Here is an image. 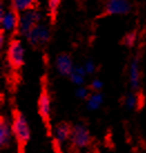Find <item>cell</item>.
Returning <instances> with one entry per match:
<instances>
[{"label": "cell", "instance_id": "6da1fadb", "mask_svg": "<svg viewBox=\"0 0 146 153\" xmlns=\"http://www.w3.org/2000/svg\"><path fill=\"white\" fill-rule=\"evenodd\" d=\"M13 132L15 140L18 142L19 146H25L30 139V128L26 117L21 113H16L13 120Z\"/></svg>", "mask_w": 146, "mask_h": 153}, {"label": "cell", "instance_id": "7a4b0ae2", "mask_svg": "<svg viewBox=\"0 0 146 153\" xmlns=\"http://www.w3.org/2000/svg\"><path fill=\"white\" fill-rule=\"evenodd\" d=\"M40 20H41V13H39L36 8L21 11V13H19L18 31L24 36H27V34L37 24H39Z\"/></svg>", "mask_w": 146, "mask_h": 153}, {"label": "cell", "instance_id": "3957f363", "mask_svg": "<svg viewBox=\"0 0 146 153\" xmlns=\"http://www.w3.org/2000/svg\"><path fill=\"white\" fill-rule=\"evenodd\" d=\"M26 38L32 46H43L50 38V30L48 26L39 22L27 34Z\"/></svg>", "mask_w": 146, "mask_h": 153}, {"label": "cell", "instance_id": "277c9868", "mask_svg": "<svg viewBox=\"0 0 146 153\" xmlns=\"http://www.w3.org/2000/svg\"><path fill=\"white\" fill-rule=\"evenodd\" d=\"M70 142L75 148L83 149L86 148L90 143V133L88 128L84 124H76L72 128V133H70Z\"/></svg>", "mask_w": 146, "mask_h": 153}, {"label": "cell", "instance_id": "5b68a950", "mask_svg": "<svg viewBox=\"0 0 146 153\" xmlns=\"http://www.w3.org/2000/svg\"><path fill=\"white\" fill-rule=\"evenodd\" d=\"M7 56H8L9 63L13 67H21L24 64V60H25V48L22 46L21 42L13 40L9 44Z\"/></svg>", "mask_w": 146, "mask_h": 153}, {"label": "cell", "instance_id": "8992f818", "mask_svg": "<svg viewBox=\"0 0 146 153\" xmlns=\"http://www.w3.org/2000/svg\"><path fill=\"white\" fill-rule=\"evenodd\" d=\"M18 22H19V16L15 9L7 10L0 15V25L2 31L4 33H13L18 29Z\"/></svg>", "mask_w": 146, "mask_h": 153}, {"label": "cell", "instance_id": "52a82bcc", "mask_svg": "<svg viewBox=\"0 0 146 153\" xmlns=\"http://www.w3.org/2000/svg\"><path fill=\"white\" fill-rule=\"evenodd\" d=\"M105 9L108 15H126L131 11L132 4L129 0H107Z\"/></svg>", "mask_w": 146, "mask_h": 153}, {"label": "cell", "instance_id": "ba28073f", "mask_svg": "<svg viewBox=\"0 0 146 153\" xmlns=\"http://www.w3.org/2000/svg\"><path fill=\"white\" fill-rule=\"evenodd\" d=\"M129 85L134 91H138L141 86V68H139V58L135 57L131 64L128 71Z\"/></svg>", "mask_w": 146, "mask_h": 153}, {"label": "cell", "instance_id": "9c48e42d", "mask_svg": "<svg viewBox=\"0 0 146 153\" xmlns=\"http://www.w3.org/2000/svg\"><path fill=\"white\" fill-rule=\"evenodd\" d=\"M74 63L70 56L67 54H60L56 58V69L60 75L69 76L74 71Z\"/></svg>", "mask_w": 146, "mask_h": 153}, {"label": "cell", "instance_id": "30bf717a", "mask_svg": "<svg viewBox=\"0 0 146 153\" xmlns=\"http://www.w3.org/2000/svg\"><path fill=\"white\" fill-rule=\"evenodd\" d=\"M38 111L40 116L43 117L45 122H48L50 120V113H52V102L50 97L46 91H44L38 101Z\"/></svg>", "mask_w": 146, "mask_h": 153}, {"label": "cell", "instance_id": "8fae6325", "mask_svg": "<svg viewBox=\"0 0 146 153\" xmlns=\"http://www.w3.org/2000/svg\"><path fill=\"white\" fill-rule=\"evenodd\" d=\"M13 125L4 117L0 120V145L4 148L8 146L13 140Z\"/></svg>", "mask_w": 146, "mask_h": 153}, {"label": "cell", "instance_id": "7c38bea8", "mask_svg": "<svg viewBox=\"0 0 146 153\" xmlns=\"http://www.w3.org/2000/svg\"><path fill=\"white\" fill-rule=\"evenodd\" d=\"M70 133H72V128L65 122L59 123L54 128V137L58 143H64L67 140H69Z\"/></svg>", "mask_w": 146, "mask_h": 153}, {"label": "cell", "instance_id": "4fadbf2b", "mask_svg": "<svg viewBox=\"0 0 146 153\" xmlns=\"http://www.w3.org/2000/svg\"><path fill=\"white\" fill-rule=\"evenodd\" d=\"M87 75L86 71L84 66H75L74 67V71L72 72V74L69 75V78L72 83H74L75 85L77 86H82L84 85L85 83V76Z\"/></svg>", "mask_w": 146, "mask_h": 153}, {"label": "cell", "instance_id": "5bb4252c", "mask_svg": "<svg viewBox=\"0 0 146 153\" xmlns=\"http://www.w3.org/2000/svg\"><path fill=\"white\" fill-rule=\"evenodd\" d=\"M104 102V96L98 92L90 93L86 100V106L89 111H96L102 106Z\"/></svg>", "mask_w": 146, "mask_h": 153}, {"label": "cell", "instance_id": "9a60e30c", "mask_svg": "<svg viewBox=\"0 0 146 153\" xmlns=\"http://www.w3.org/2000/svg\"><path fill=\"white\" fill-rule=\"evenodd\" d=\"M36 4V0H13V9H15L17 13H21L28 9L35 8Z\"/></svg>", "mask_w": 146, "mask_h": 153}, {"label": "cell", "instance_id": "2e32d148", "mask_svg": "<svg viewBox=\"0 0 146 153\" xmlns=\"http://www.w3.org/2000/svg\"><path fill=\"white\" fill-rule=\"evenodd\" d=\"M138 103H139V97L136 93H128L124 98V105L128 110H134L138 107Z\"/></svg>", "mask_w": 146, "mask_h": 153}, {"label": "cell", "instance_id": "e0dca14e", "mask_svg": "<svg viewBox=\"0 0 146 153\" xmlns=\"http://www.w3.org/2000/svg\"><path fill=\"white\" fill-rule=\"evenodd\" d=\"M89 89L84 86H79L76 89V97H78L79 100H87V97L89 96Z\"/></svg>", "mask_w": 146, "mask_h": 153}, {"label": "cell", "instance_id": "ac0fdd59", "mask_svg": "<svg viewBox=\"0 0 146 153\" xmlns=\"http://www.w3.org/2000/svg\"><path fill=\"white\" fill-rule=\"evenodd\" d=\"M136 40H137V36H136V34H135V33H129V34H127L126 36H125L124 44L126 45V46L132 47L135 45Z\"/></svg>", "mask_w": 146, "mask_h": 153}, {"label": "cell", "instance_id": "d6986e66", "mask_svg": "<svg viewBox=\"0 0 146 153\" xmlns=\"http://www.w3.org/2000/svg\"><path fill=\"white\" fill-rule=\"evenodd\" d=\"M84 68H85L87 74H94L95 71H96V65L94 64L93 60H87L84 64Z\"/></svg>", "mask_w": 146, "mask_h": 153}, {"label": "cell", "instance_id": "ffe728a7", "mask_svg": "<svg viewBox=\"0 0 146 153\" xmlns=\"http://www.w3.org/2000/svg\"><path fill=\"white\" fill-rule=\"evenodd\" d=\"M60 0H48V9L52 13H56L58 7H59Z\"/></svg>", "mask_w": 146, "mask_h": 153}, {"label": "cell", "instance_id": "44dd1931", "mask_svg": "<svg viewBox=\"0 0 146 153\" xmlns=\"http://www.w3.org/2000/svg\"><path fill=\"white\" fill-rule=\"evenodd\" d=\"M90 87L95 92H98L103 87V83H102V81H99V79H94V81L90 83Z\"/></svg>", "mask_w": 146, "mask_h": 153}, {"label": "cell", "instance_id": "7402d4cb", "mask_svg": "<svg viewBox=\"0 0 146 153\" xmlns=\"http://www.w3.org/2000/svg\"><path fill=\"white\" fill-rule=\"evenodd\" d=\"M4 34H1L0 35V46H2V45H4Z\"/></svg>", "mask_w": 146, "mask_h": 153}]
</instances>
